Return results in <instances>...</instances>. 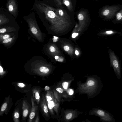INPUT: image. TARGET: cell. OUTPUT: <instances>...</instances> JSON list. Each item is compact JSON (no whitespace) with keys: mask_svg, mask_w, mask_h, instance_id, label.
<instances>
[{"mask_svg":"<svg viewBox=\"0 0 122 122\" xmlns=\"http://www.w3.org/2000/svg\"><path fill=\"white\" fill-rule=\"evenodd\" d=\"M122 5H120L104 6L99 10V16L105 20H110L115 16L116 13L122 9Z\"/></svg>","mask_w":122,"mask_h":122,"instance_id":"obj_1","label":"cell"},{"mask_svg":"<svg viewBox=\"0 0 122 122\" xmlns=\"http://www.w3.org/2000/svg\"><path fill=\"white\" fill-rule=\"evenodd\" d=\"M45 97L48 107L51 114L53 115L55 112L57 114L59 104L53 92L49 91L47 92Z\"/></svg>","mask_w":122,"mask_h":122,"instance_id":"obj_2","label":"cell"},{"mask_svg":"<svg viewBox=\"0 0 122 122\" xmlns=\"http://www.w3.org/2000/svg\"><path fill=\"white\" fill-rule=\"evenodd\" d=\"M13 103L10 96L6 97L0 109V117L2 116L4 114L7 115L11 108Z\"/></svg>","mask_w":122,"mask_h":122,"instance_id":"obj_3","label":"cell"},{"mask_svg":"<svg viewBox=\"0 0 122 122\" xmlns=\"http://www.w3.org/2000/svg\"><path fill=\"white\" fill-rule=\"evenodd\" d=\"M77 17L79 24L86 25L89 21V14L87 9H82L79 10L77 13Z\"/></svg>","mask_w":122,"mask_h":122,"instance_id":"obj_4","label":"cell"},{"mask_svg":"<svg viewBox=\"0 0 122 122\" xmlns=\"http://www.w3.org/2000/svg\"><path fill=\"white\" fill-rule=\"evenodd\" d=\"M109 53L110 62L115 71L120 73V65L118 60L114 52L110 50Z\"/></svg>","mask_w":122,"mask_h":122,"instance_id":"obj_5","label":"cell"},{"mask_svg":"<svg viewBox=\"0 0 122 122\" xmlns=\"http://www.w3.org/2000/svg\"><path fill=\"white\" fill-rule=\"evenodd\" d=\"M40 105L42 112L44 115L46 117H49L48 109L46 102L45 96L42 94L41 100L40 102Z\"/></svg>","mask_w":122,"mask_h":122,"instance_id":"obj_6","label":"cell"},{"mask_svg":"<svg viewBox=\"0 0 122 122\" xmlns=\"http://www.w3.org/2000/svg\"><path fill=\"white\" fill-rule=\"evenodd\" d=\"M32 108L29 116V122H31L34 118L37 112L38 106L35 102V100L32 96L31 97Z\"/></svg>","mask_w":122,"mask_h":122,"instance_id":"obj_7","label":"cell"},{"mask_svg":"<svg viewBox=\"0 0 122 122\" xmlns=\"http://www.w3.org/2000/svg\"><path fill=\"white\" fill-rule=\"evenodd\" d=\"M22 109L23 110L22 118L25 119L27 116L29 112V107L27 101H23L22 103Z\"/></svg>","mask_w":122,"mask_h":122,"instance_id":"obj_8","label":"cell"},{"mask_svg":"<svg viewBox=\"0 0 122 122\" xmlns=\"http://www.w3.org/2000/svg\"><path fill=\"white\" fill-rule=\"evenodd\" d=\"M57 14L58 16L62 19L67 20L69 18L67 14L62 9H56Z\"/></svg>","mask_w":122,"mask_h":122,"instance_id":"obj_9","label":"cell"},{"mask_svg":"<svg viewBox=\"0 0 122 122\" xmlns=\"http://www.w3.org/2000/svg\"><path fill=\"white\" fill-rule=\"evenodd\" d=\"M63 2L70 11H73V7L71 0H63Z\"/></svg>","mask_w":122,"mask_h":122,"instance_id":"obj_10","label":"cell"},{"mask_svg":"<svg viewBox=\"0 0 122 122\" xmlns=\"http://www.w3.org/2000/svg\"><path fill=\"white\" fill-rule=\"evenodd\" d=\"M32 91L34 97L37 103L38 104L40 101V92L39 90L36 89H33Z\"/></svg>","mask_w":122,"mask_h":122,"instance_id":"obj_11","label":"cell"},{"mask_svg":"<svg viewBox=\"0 0 122 122\" xmlns=\"http://www.w3.org/2000/svg\"><path fill=\"white\" fill-rule=\"evenodd\" d=\"M20 114L19 110L18 108L15 110L13 114V120L15 122H19Z\"/></svg>","mask_w":122,"mask_h":122,"instance_id":"obj_12","label":"cell"},{"mask_svg":"<svg viewBox=\"0 0 122 122\" xmlns=\"http://www.w3.org/2000/svg\"><path fill=\"white\" fill-rule=\"evenodd\" d=\"M115 18L114 21L115 22H119L122 21V9H121L115 14Z\"/></svg>","mask_w":122,"mask_h":122,"instance_id":"obj_13","label":"cell"},{"mask_svg":"<svg viewBox=\"0 0 122 122\" xmlns=\"http://www.w3.org/2000/svg\"><path fill=\"white\" fill-rule=\"evenodd\" d=\"M39 70L41 72L45 73H48L49 71V70L48 68L46 67L43 66L40 67Z\"/></svg>","mask_w":122,"mask_h":122,"instance_id":"obj_14","label":"cell"},{"mask_svg":"<svg viewBox=\"0 0 122 122\" xmlns=\"http://www.w3.org/2000/svg\"><path fill=\"white\" fill-rule=\"evenodd\" d=\"M115 32L112 30H108L102 33V34L105 35H110L114 33Z\"/></svg>","mask_w":122,"mask_h":122,"instance_id":"obj_15","label":"cell"},{"mask_svg":"<svg viewBox=\"0 0 122 122\" xmlns=\"http://www.w3.org/2000/svg\"><path fill=\"white\" fill-rule=\"evenodd\" d=\"M97 113L98 115L101 116H103L105 115L104 112L101 110H97Z\"/></svg>","mask_w":122,"mask_h":122,"instance_id":"obj_16","label":"cell"},{"mask_svg":"<svg viewBox=\"0 0 122 122\" xmlns=\"http://www.w3.org/2000/svg\"><path fill=\"white\" fill-rule=\"evenodd\" d=\"M87 84L89 86H92L94 85L95 84V82L94 81L92 80H90L88 81Z\"/></svg>","mask_w":122,"mask_h":122,"instance_id":"obj_17","label":"cell"},{"mask_svg":"<svg viewBox=\"0 0 122 122\" xmlns=\"http://www.w3.org/2000/svg\"><path fill=\"white\" fill-rule=\"evenodd\" d=\"M72 114L71 113H69L67 114L66 116V119L68 120L70 119L72 117Z\"/></svg>","mask_w":122,"mask_h":122,"instance_id":"obj_18","label":"cell"},{"mask_svg":"<svg viewBox=\"0 0 122 122\" xmlns=\"http://www.w3.org/2000/svg\"><path fill=\"white\" fill-rule=\"evenodd\" d=\"M12 39V38L9 37L5 40H4L3 41V42L4 43H6L11 41Z\"/></svg>","mask_w":122,"mask_h":122,"instance_id":"obj_19","label":"cell"},{"mask_svg":"<svg viewBox=\"0 0 122 122\" xmlns=\"http://www.w3.org/2000/svg\"><path fill=\"white\" fill-rule=\"evenodd\" d=\"M31 30L32 32L34 34H36L37 33V30L35 27H32L31 29Z\"/></svg>","mask_w":122,"mask_h":122,"instance_id":"obj_20","label":"cell"},{"mask_svg":"<svg viewBox=\"0 0 122 122\" xmlns=\"http://www.w3.org/2000/svg\"><path fill=\"white\" fill-rule=\"evenodd\" d=\"M17 85L20 88H23L25 86V85L22 83H19L17 84Z\"/></svg>","mask_w":122,"mask_h":122,"instance_id":"obj_21","label":"cell"},{"mask_svg":"<svg viewBox=\"0 0 122 122\" xmlns=\"http://www.w3.org/2000/svg\"><path fill=\"white\" fill-rule=\"evenodd\" d=\"M14 8L12 5H9L8 6V9L9 11L12 12Z\"/></svg>","mask_w":122,"mask_h":122,"instance_id":"obj_22","label":"cell"},{"mask_svg":"<svg viewBox=\"0 0 122 122\" xmlns=\"http://www.w3.org/2000/svg\"><path fill=\"white\" fill-rule=\"evenodd\" d=\"M68 85V82H65L62 84V86L63 88L65 89L67 88Z\"/></svg>","mask_w":122,"mask_h":122,"instance_id":"obj_23","label":"cell"},{"mask_svg":"<svg viewBox=\"0 0 122 122\" xmlns=\"http://www.w3.org/2000/svg\"><path fill=\"white\" fill-rule=\"evenodd\" d=\"M50 51L52 52H54L56 50L55 48L52 46H51L49 48Z\"/></svg>","mask_w":122,"mask_h":122,"instance_id":"obj_24","label":"cell"},{"mask_svg":"<svg viewBox=\"0 0 122 122\" xmlns=\"http://www.w3.org/2000/svg\"><path fill=\"white\" fill-rule=\"evenodd\" d=\"M56 90L60 93H62L63 92V90L60 87H58L56 88Z\"/></svg>","mask_w":122,"mask_h":122,"instance_id":"obj_25","label":"cell"},{"mask_svg":"<svg viewBox=\"0 0 122 122\" xmlns=\"http://www.w3.org/2000/svg\"><path fill=\"white\" fill-rule=\"evenodd\" d=\"M63 48L65 51H67L69 50L70 48L68 46L66 45L64 46Z\"/></svg>","mask_w":122,"mask_h":122,"instance_id":"obj_26","label":"cell"},{"mask_svg":"<svg viewBox=\"0 0 122 122\" xmlns=\"http://www.w3.org/2000/svg\"><path fill=\"white\" fill-rule=\"evenodd\" d=\"M10 36L8 34H6L3 36V39L5 40L10 37Z\"/></svg>","mask_w":122,"mask_h":122,"instance_id":"obj_27","label":"cell"},{"mask_svg":"<svg viewBox=\"0 0 122 122\" xmlns=\"http://www.w3.org/2000/svg\"><path fill=\"white\" fill-rule=\"evenodd\" d=\"M78 35V33H76L75 32H74L73 33L72 35V37L73 38H74L77 36Z\"/></svg>","mask_w":122,"mask_h":122,"instance_id":"obj_28","label":"cell"},{"mask_svg":"<svg viewBox=\"0 0 122 122\" xmlns=\"http://www.w3.org/2000/svg\"><path fill=\"white\" fill-rule=\"evenodd\" d=\"M6 31V30L5 28H3L0 29V33H4Z\"/></svg>","mask_w":122,"mask_h":122,"instance_id":"obj_29","label":"cell"},{"mask_svg":"<svg viewBox=\"0 0 122 122\" xmlns=\"http://www.w3.org/2000/svg\"><path fill=\"white\" fill-rule=\"evenodd\" d=\"M75 54L77 56H78L80 54L79 51L78 49L76 50L75 51Z\"/></svg>","mask_w":122,"mask_h":122,"instance_id":"obj_30","label":"cell"},{"mask_svg":"<svg viewBox=\"0 0 122 122\" xmlns=\"http://www.w3.org/2000/svg\"><path fill=\"white\" fill-rule=\"evenodd\" d=\"M58 4L60 5H61L62 4L61 2V0H56Z\"/></svg>","mask_w":122,"mask_h":122,"instance_id":"obj_31","label":"cell"},{"mask_svg":"<svg viewBox=\"0 0 122 122\" xmlns=\"http://www.w3.org/2000/svg\"><path fill=\"white\" fill-rule=\"evenodd\" d=\"M50 88L49 86H46L45 87L44 89L46 91H47L49 90Z\"/></svg>","mask_w":122,"mask_h":122,"instance_id":"obj_32","label":"cell"},{"mask_svg":"<svg viewBox=\"0 0 122 122\" xmlns=\"http://www.w3.org/2000/svg\"><path fill=\"white\" fill-rule=\"evenodd\" d=\"M54 37L53 38V41L54 42H56L57 41V39L58 38V37L56 36H54Z\"/></svg>","mask_w":122,"mask_h":122,"instance_id":"obj_33","label":"cell"},{"mask_svg":"<svg viewBox=\"0 0 122 122\" xmlns=\"http://www.w3.org/2000/svg\"><path fill=\"white\" fill-rule=\"evenodd\" d=\"M73 91L72 89H70L69 92V94L70 95H72L73 94Z\"/></svg>","mask_w":122,"mask_h":122,"instance_id":"obj_34","label":"cell"},{"mask_svg":"<svg viewBox=\"0 0 122 122\" xmlns=\"http://www.w3.org/2000/svg\"><path fill=\"white\" fill-rule=\"evenodd\" d=\"M3 70L2 67L0 66V72L2 73L3 71Z\"/></svg>","mask_w":122,"mask_h":122,"instance_id":"obj_35","label":"cell"},{"mask_svg":"<svg viewBox=\"0 0 122 122\" xmlns=\"http://www.w3.org/2000/svg\"><path fill=\"white\" fill-rule=\"evenodd\" d=\"M58 58H59V57L57 56H55V58L56 59H57Z\"/></svg>","mask_w":122,"mask_h":122,"instance_id":"obj_36","label":"cell"},{"mask_svg":"<svg viewBox=\"0 0 122 122\" xmlns=\"http://www.w3.org/2000/svg\"><path fill=\"white\" fill-rule=\"evenodd\" d=\"M94 0V1H97L98 0Z\"/></svg>","mask_w":122,"mask_h":122,"instance_id":"obj_37","label":"cell"},{"mask_svg":"<svg viewBox=\"0 0 122 122\" xmlns=\"http://www.w3.org/2000/svg\"><path fill=\"white\" fill-rule=\"evenodd\" d=\"M1 21V20L0 19V22Z\"/></svg>","mask_w":122,"mask_h":122,"instance_id":"obj_38","label":"cell"}]
</instances>
